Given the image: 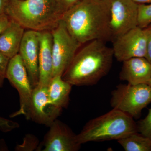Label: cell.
I'll return each mask as SVG.
<instances>
[{
  "instance_id": "cell-1",
  "label": "cell",
  "mask_w": 151,
  "mask_h": 151,
  "mask_svg": "<svg viewBox=\"0 0 151 151\" xmlns=\"http://www.w3.org/2000/svg\"><path fill=\"white\" fill-rule=\"evenodd\" d=\"M61 21L81 45L94 40L111 41L108 0H81L65 11Z\"/></svg>"
},
{
  "instance_id": "cell-2",
  "label": "cell",
  "mask_w": 151,
  "mask_h": 151,
  "mask_svg": "<svg viewBox=\"0 0 151 151\" xmlns=\"http://www.w3.org/2000/svg\"><path fill=\"white\" fill-rule=\"evenodd\" d=\"M75 56L62 76L72 86L97 84L111 70L114 57L113 49L100 40L86 43Z\"/></svg>"
},
{
  "instance_id": "cell-3",
  "label": "cell",
  "mask_w": 151,
  "mask_h": 151,
  "mask_svg": "<svg viewBox=\"0 0 151 151\" xmlns=\"http://www.w3.org/2000/svg\"><path fill=\"white\" fill-rule=\"evenodd\" d=\"M65 12L58 0H9L5 13L25 29L51 31Z\"/></svg>"
},
{
  "instance_id": "cell-4",
  "label": "cell",
  "mask_w": 151,
  "mask_h": 151,
  "mask_svg": "<svg viewBox=\"0 0 151 151\" xmlns=\"http://www.w3.org/2000/svg\"><path fill=\"white\" fill-rule=\"evenodd\" d=\"M137 132V127L133 117L113 108L87 122L77 135V139L81 145L90 142L118 140Z\"/></svg>"
},
{
  "instance_id": "cell-5",
  "label": "cell",
  "mask_w": 151,
  "mask_h": 151,
  "mask_svg": "<svg viewBox=\"0 0 151 151\" xmlns=\"http://www.w3.org/2000/svg\"><path fill=\"white\" fill-rule=\"evenodd\" d=\"M151 103V88L148 84H120L112 92L111 106L138 118L144 108Z\"/></svg>"
},
{
  "instance_id": "cell-6",
  "label": "cell",
  "mask_w": 151,
  "mask_h": 151,
  "mask_svg": "<svg viewBox=\"0 0 151 151\" xmlns=\"http://www.w3.org/2000/svg\"><path fill=\"white\" fill-rule=\"evenodd\" d=\"M51 32L53 76H62L81 44L71 36L61 20Z\"/></svg>"
},
{
  "instance_id": "cell-7",
  "label": "cell",
  "mask_w": 151,
  "mask_h": 151,
  "mask_svg": "<svg viewBox=\"0 0 151 151\" xmlns=\"http://www.w3.org/2000/svg\"><path fill=\"white\" fill-rule=\"evenodd\" d=\"M6 78L17 89L19 97V109L12 113L10 117L14 118L21 115L26 117L30 105L33 88L27 70L19 53L10 59Z\"/></svg>"
},
{
  "instance_id": "cell-8",
  "label": "cell",
  "mask_w": 151,
  "mask_h": 151,
  "mask_svg": "<svg viewBox=\"0 0 151 151\" xmlns=\"http://www.w3.org/2000/svg\"><path fill=\"white\" fill-rule=\"evenodd\" d=\"M111 41L138 26L139 4L133 0H108Z\"/></svg>"
},
{
  "instance_id": "cell-9",
  "label": "cell",
  "mask_w": 151,
  "mask_h": 151,
  "mask_svg": "<svg viewBox=\"0 0 151 151\" xmlns=\"http://www.w3.org/2000/svg\"><path fill=\"white\" fill-rule=\"evenodd\" d=\"M114 57L120 62L136 57H145L147 37L145 29L137 27L113 42Z\"/></svg>"
},
{
  "instance_id": "cell-10",
  "label": "cell",
  "mask_w": 151,
  "mask_h": 151,
  "mask_svg": "<svg viewBox=\"0 0 151 151\" xmlns=\"http://www.w3.org/2000/svg\"><path fill=\"white\" fill-rule=\"evenodd\" d=\"M49 127L42 143V151H77L80 149L77 135L66 124L57 119Z\"/></svg>"
},
{
  "instance_id": "cell-11",
  "label": "cell",
  "mask_w": 151,
  "mask_h": 151,
  "mask_svg": "<svg viewBox=\"0 0 151 151\" xmlns=\"http://www.w3.org/2000/svg\"><path fill=\"white\" fill-rule=\"evenodd\" d=\"M61 111L49 101L47 86L37 85L33 89L30 105L26 118L50 127L60 115Z\"/></svg>"
},
{
  "instance_id": "cell-12",
  "label": "cell",
  "mask_w": 151,
  "mask_h": 151,
  "mask_svg": "<svg viewBox=\"0 0 151 151\" xmlns=\"http://www.w3.org/2000/svg\"><path fill=\"white\" fill-rule=\"evenodd\" d=\"M40 32L28 29L25 32L19 54L27 70L33 88L39 83Z\"/></svg>"
},
{
  "instance_id": "cell-13",
  "label": "cell",
  "mask_w": 151,
  "mask_h": 151,
  "mask_svg": "<svg viewBox=\"0 0 151 151\" xmlns=\"http://www.w3.org/2000/svg\"><path fill=\"white\" fill-rule=\"evenodd\" d=\"M52 36L51 31L40 32L39 55V83L38 85L47 86L53 77Z\"/></svg>"
},
{
  "instance_id": "cell-14",
  "label": "cell",
  "mask_w": 151,
  "mask_h": 151,
  "mask_svg": "<svg viewBox=\"0 0 151 151\" xmlns=\"http://www.w3.org/2000/svg\"><path fill=\"white\" fill-rule=\"evenodd\" d=\"M151 77V63L145 57H136L123 62L121 80L131 85L147 84Z\"/></svg>"
},
{
  "instance_id": "cell-15",
  "label": "cell",
  "mask_w": 151,
  "mask_h": 151,
  "mask_svg": "<svg viewBox=\"0 0 151 151\" xmlns=\"http://www.w3.org/2000/svg\"><path fill=\"white\" fill-rule=\"evenodd\" d=\"M25 29L13 20L0 34V52L9 58L18 54Z\"/></svg>"
},
{
  "instance_id": "cell-16",
  "label": "cell",
  "mask_w": 151,
  "mask_h": 151,
  "mask_svg": "<svg viewBox=\"0 0 151 151\" xmlns=\"http://www.w3.org/2000/svg\"><path fill=\"white\" fill-rule=\"evenodd\" d=\"M72 86L63 79L62 76H53L47 86L49 101L60 110L66 108L69 103Z\"/></svg>"
},
{
  "instance_id": "cell-17",
  "label": "cell",
  "mask_w": 151,
  "mask_h": 151,
  "mask_svg": "<svg viewBox=\"0 0 151 151\" xmlns=\"http://www.w3.org/2000/svg\"><path fill=\"white\" fill-rule=\"evenodd\" d=\"M117 141L126 151H151V141L138 132Z\"/></svg>"
},
{
  "instance_id": "cell-18",
  "label": "cell",
  "mask_w": 151,
  "mask_h": 151,
  "mask_svg": "<svg viewBox=\"0 0 151 151\" xmlns=\"http://www.w3.org/2000/svg\"><path fill=\"white\" fill-rule=\"evenodd\" d=\"M151 25V3L139 4L138 26L145 29Z\"/></svg>"
},
{
  "instance_id": "cell-19",
  "label": "cell",
  "mask_w": 151,
  "mask_h": 151,
  "mask_svg": "<svg viewBox=\"0 0 151 151\" xmlns=\"http://www.w3.org/2000/svg\"><path fill=\"white\" fill-rule=\"evenodd\" d=\"M138 132L151 141V108L147 115L137 125Z\"/></svg>"
},
{
  "instance_id": "cell-20",
  "label": "cell",
  "mask_w": 151,
  "mask_h": 151,
  "mask_svg": "<svg viewBox=\"0 0 151 151\" xmlns=\"http://www.w3.org/2000/svg\"><path fill=\"white\" fill-rule=\"evenodd\" d=\"M10 58L0 52V88L2 87Z\"/></svg>"
},
{
  "instance_id": "cell-21",
  "label": "cell",
  "mask_w": 151,
  "mask_h": 151,
  "mask_svg": "<svg viewBox=\"0 0 151 151\" xmlns=\"http://www.w3.org/2000/svg\"><path fill=\"white\" fill-rule=\"evenodd\" d=\"M19 127V124L16 122L0 117V130L2 132L7 133Z\"/></svg>"
},
{
  "instance_id": "cell-22",
  "label": "cell",
  "mask_w": 151,
  "mask_h": 151,
  "mask_svg": "<svg viewBox=\"0 0 151 151\" xmlns=\"http://www.w3.org/2000/svg\"><path fill=\"white\" fill-rule=\"evenodd\" d=\"M147 37L145 58L151 63V25L145 29Z\"/></svg>"
},
{
  "instance_id": "cell-23",
  "label": "cell",
  "mask_w": 151,
  "mask_h": 151,
  "mask_svg": "<svg viewBox=\"0 0 151 151\" xmlns=\"http://www.w3.org/2000/svg\"><path fill=\"white\" fill-rule=\"evenodd\" d=\"M11 19L6 13L0 15V34L8 26Z\"/></svg>"
},
{
  "instance_id": "cell-24",
  "label": "cell",
  "mask_w": 151,
  "mask_h": 151,
  "mask_svg": "<svg viewBox=\"0 0 151 151\" xmlns=\"http://www.w3.org/2000/svg\"><path fill=\"white\" fill-rule=\"evenodd\" d=\"M80 1L81 0H58L60 5L62 6L65 11L67 10Z\"/></svg>"
},
{
  "instance_id": "cell-25",
  "label": "cell",
  "mask_w": 151,
  "mask_h": 151,
  "mask_svg": "<svg viewBox=\"0 0 151 151\" xmlns=\"http://www.w3.org/2000/svg\"><path fill=\"white\" fill-rule=\"evenodd\" d=\"M9 0H0V15L5 13Z\"/></svg>"
},
{
  "instance_id": "cell-26",
  "label": "cell",
  "mask_w": 151,
  "mask_h": 151,
  "mask_svg": "<svg viewBox=\"0 0 151 151\" xmlns=\"http://www.w3.org/2000/svg\"><path fill=\"white\" fill-rule=\"evenodd\" d=\"M138 4H148L151 3V0H133Z\"/></svg>"
},
{
  "instance_id": "cell-27",
  "label": "cell",
  "mask_w": 151,
  "mask_h": 151,
  "mask_svg": "<svg viewBox=\"0 0 151 151\" xmlns=\"http://www.w3.org/2000/svg\"><path fill=\"white\" fill-rule=\"evenodd\" d=\"M147 84H148L150 87L151 88V77L150 78V80H149Z\"/></svg>"
}]
</instances>
